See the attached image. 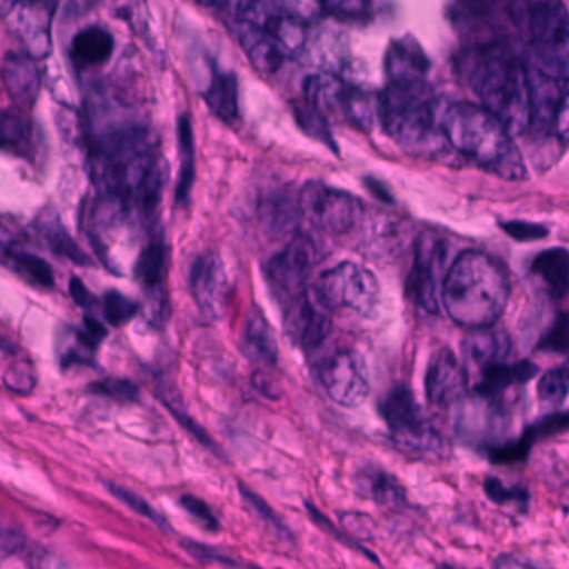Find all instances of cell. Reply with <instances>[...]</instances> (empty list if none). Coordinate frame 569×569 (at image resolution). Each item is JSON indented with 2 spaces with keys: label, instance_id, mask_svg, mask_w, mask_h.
Segmentation results:
<instances>
[{
  "label": "cell",
  "instance_id": "6da1fadb",
  "mask_svg": "<svg viewBox=\"0 0 569 569\" xmlns=\"http://www.w3.org/2000/svg\"><path fill=\"white\" fill-rule=\"evenodd\" d=\"M466 79L482 108L518 138L529 128V92L525 61L505 42H489L466 56Z\"/></svg>",
  "mask_w": 569,
  "mask_h": 569
},
{
  "label": "cell",
  "instance_id": "7a4b0ae2",
  "mask_svg": "<svg viewBox=\"0 0 569 569\" xmlns=\"http://www.w3.org/2000/svg\"><path fill=\"white\" fill-rule=\"evenodd\" d=\"M508 272L488 252H461L442 281V305L456 325L476 329L496 325L508 306Z\"/></svg>",
  "mask_w": 569,
  "mask_h": 569
},
{
  "label": "cell",
  "instance_id": "3957f363",
  "mask_svg": "<svg viewBox=\"0 0 569 569\" xmlns=\"http://www.w3.org/2000/svg\"><path fill=\"white\" fill-rule=\"evenodd\" d=\"M449 148L461 152L479 169L506 181H525L528 169L512 136L481 104L455 102L441 116Z\"/></svg>",
  "mask_w": 569,
  "mask_h": 569
},
{
  "label": "cell",
  "instance_id": "277c9868",
  "mask_svg": "<svg viewBox=\"0 0 569 569\" xmlns=\"http://www.w3.org/2000/svg\"><path fill=\"white\" fill-rule=\"evenodd\" d=\"M389 138L409 154L436 158L448 146L435 92L425 79L389 82L378 102Z\"/></svg>",
  "mask_w": 569,
  "mask_h": 569
},
{
  "label": "cell",
  "instance_id": "5b68a950",
  "mask_svg": "<svg viewBox=\"0 0 569 569\" xmlns=\"http://www.w3.org/2000/svg\"><path fill=\"white\" fill-rule=\"evenodd\" d=\"M528 64L546 74L569 79V12L562 0H531L526 8Z\"/></svg>",
  "mask_w": 569,
  "mask_h": 569
},
{
  "label": "cell",
  "instance_id": "8992f818",
  "mask_svg": "<svg viewBox=\"0 0 569 569\" xmlns=\"http://www.w3.org/2000/svg\"><path fill=\"white\" fill-rule=\"evenodd\" d=\"M379 409L399 448L421 455H441L445 451V438L422 411L415 392L408 386H395L382 398Z\"/></svg>",
  "mask_w": 569,
  "mask_h": 569
},
{
  "label": "cell",
  "instance_id": "52a82bcc",
  "mask_svg": "<svg viewBox=\"0 0 569 569\" xmlns=\"http://www.w3.org/2000/svg\"><path fill=\"white\" fill-rule=\"evenodd\" d=\"M312 295L328 311L349 309L369 318L378 311L381 286L375 272L345 261L319 276Z\"/></svg>",
  "mask_w": 569,
  "mask_h": 569
},
{
  "label": "cell",
  "instance_id": "ba28073f",
  "mask_svg": "<svg viewBox=\"0 0 569 569\" xmlns=\"http://www.w3.org/2000/svg\"><path fill=\"white\" fill-rule=\"evenodd\" d=\"M301 214L319 231L332 236L352 231L365 214L362 202L351 192L309 181L298 196Z\"/></svg>",
  "mask_w": 569,
  "mask_h": 569
},
{
  "label": "cell",
  "instance_id": "9c48e42d",
  "mask_svg": "<svg viewBox=\"0 0 569 569\" xmlns=\"http://www.w3.org/2000/svg\"><path fill=\"white\" fill-rule=\"evenodd\" d=\"M526 78L529 92V128L535 138L559 136L566 142L568 132V79L546 74L528 62Z\"/></svg>",
  "mask_w": 569,
  "mask_h": 569
},
{
  "label": "cell",
  "instance_id": "30bf717a",
  "mask_svg": "<svg viewBox=\"0 0 569 569\" xmlns=\"http://www.w3.org/2000/svg\"><path fill=\"white\" fill-rule=\"evenodd\" d=\"M448 259V242L436 232L426 231L415 242V258L408 276V298L429 315L439 312V288Z\"/></svg>",
  "mask_w": 569,
  "mask_h": 569
},
{
  "label": "cell",
  "instance_id": "8fae6325",
  "mask_svg": "<svg viewBox=\"0 0 569 569\" xmlns=\"http://www.w3.org/2000/svg\"><path fill=\"white\" fill-rule=\"evenodd\" d=\"M318 379L326 395L345 408H358L368 398L369 376L365 359L355 349H341L318 365Z\"/></svg>",
  "mask_w": 569,
  "mask_h": 569
},
{
  "label": "cell",
  "instance_id": "7c38bea8",
  "mask_svg": "<svg viewBox=\"0 0 569 569\" xmlns=\"http://www.w3.org/2000/svg\"><path fill=\"white\" fill-rule=\"evenodd\" d=\"M284 332L296 348L311 355L331 336V311H328L312 292H298L286 309Z\"/></svg>",
  "mask_w": 569,
  "mask_h": 569
},
{
  "label": "cell",
  "instance_id": "4fadbf2b",
  "mask_svg": "<svg viewBox=\"0 0 569 569\" xmlns=\"http://www.w3.org/2000/svg\"><path fill=\"white\" fill-rule=\"evenodd\" d=\"M191 291L206 318L211 321L224 318L231 286L224 262L216 252H204L196 259L191 269Z\"/></svg>",
  "mask_w": 569,
  "mask_h": 569
},
{
  "label": "cell",
  "instance_id": "5bb4252c",
  "mask_svg": "<svg viewBox=\"0 0 569 569\" xmlns=\"http://www.w3.org/2000/svg\"><path fill=\"white\" fill-rule=\"evenodd\" d=\"M319 262V248L308 234H296L281 252L269 261V278L282 291L298 295L308 284Z\"/></svg>",
  "mask_w": 569,
  "mask_h": 569
},
{
  "label": "cell",
  "instance_id": "9a60e30c",
  "mask_svg": "<svg viewBox=\"0 0 569 569\" xmlns=\"http://www.w3.org/2000/svg\"><path fill=\"white\" fill-rule=\"evenodd\" d=\"M239 19L264 29L288 54L298 52L305 46V19L289 11L284 0H249Z\"/></svg>",
  "mask_w": 569,
  "mask_h": 569
},
{
  "label": "cell",
  "instance_id": "2e32d148",
  "mask_svg": "<svg viewBox=\"0 0 569 569\" xmlns=\"http://www.w3.org/2000/svg\"><path fill=\"white\" fill-rule=\"evenodd\" d=\"M9 26L32 59L48 58L52 49V9L44 0H14Z\"/></svg>",
  "mask_w": 569,
  "mask_h": 569
},
{
  "label": "cell",
  "instance_id": "e0dca14e",
  "mask_svg": "<svg viewBox=\"0 0 569 569\" xmlns=\"http://www.w3.org/2000/svg\"><path fill=\"white\" fill-rule=\"evenodd\" d=\"M469 375L451 349H441L432 356L426 371V398L432 406L461 402L468 392Z\"/></svg>",
  "mask_w": 569,
  "mask_h": 569
},
{
  "label": "cell",
  "instance_id": "ac0fdd59",
  "mask_svg": "<svg viewBox=\"0 0 569 569\" xmlns=\"http://www.w3.org/2000/svg\"><path fill=\"white\" fill-rule=\"evenodd\" d=\"M511 352L512 339L509 332L502 328H495V325L485 326V328L471 329L462 341V355H465L462 365L466 371L475 369L479 372L486 366L508 361Z\"/></svg>",
  "mask_w": 569,
  "mask_h": 569
},
{
  "label": "cell",
  "instance_id": "d6986e66",
  "mask_svg": "<svg viewBox=\"0 0 569 569\" xmlns=\"http://www.w3.org/2000/svg\"><path fill=\"white\" fill-rule=\"evenodd\" d=\"M236 36L256 71L264 76H274L281 71L288 52L269 32L244 19H238Z\"/></svg>",
  "mask_w": 569,
  "mask_h": 569
},
{
  "label": "cell",
  "instance_id": "ffe728a7",
  "mask_svg": "<svg viewBox=\"0 0 569 569\" xmlns=\"http://www.w3.org/2000/svg\"><path fill=\"white\" fill-rule=\"evenodd\" d=\"M538 372V365L529 361V359L515 362L502 361L486 366L485 369L478 372L479 379L478 385L475 386V395L502 399L506 392L531 381Z\"/></svg>",
  "mask_w": 569,
  "mask_h": 569
},
{
  "label": "cell",
  "instance_id": "44dd1931",
  "mask_svg": "<svg viewBox=\"0 0 569 569\" xmlns=\"http://www.w3.org/2000/svg\"><path fill=\"white\" fill-rule=\"evenodd\" d=\"M241 349L246 358L261 368L272 369L279 362V345L274 329L261 309L252 308L242 328Z\"/></svg>",
  "mask_w": 569,
  "mask_h": 569
},
{
  "label": "cell",
  "instance_id": "7402d4cb",
  "mask_svg": "<svg viewBox=\"0 0 569 569\" xmlns=\"http://www.w3.org/2000/svg\"><path fill=\"white\" fill-rule=\"evenodd\" d=\"M2 81L11 98L22 108H31L41 91V74L29 54L8 52L2 61Z\"/></svg>",
  "mask_w": 569,
  "mask_h": 569
},
{
  "label": "cell",
  "instance_id": "603a6c76",
  "mask_svg": "<svg viewBox=\"0 0 569 569\" xmlns=\"http://www.w3.org/2000/svg\"><path fill=\"white\" fill-rule=\"evenodd\" d=\"M389 82L416 81L425 79L429 71V61L416 39H396L389 44L385 59Z\"/></svg>",
  "mask_w": 569,
  "mask_h": 569
},
{
  "label": "cell",
  "instance_id": "cb8c5ba5",
  "mask_svg": "<svg viewBox=\"0 0 569 569\" xmlns=\"http://www.w3.org/2000/svg\"><path fill=\"white\" fill-rule=\"evenodd\" d=\"M359 491L386 508L399 509L408 505L405 486L386 469L366 466L358 475Z\"/></svg>",
  "mask_w": 569,
  "mask_h": 569
},
{
  "label": "cell",
  "instance_id": "d4e9b609",
  "mask_svg": "<svg viewBox=\"0 0 569 569\" xmlns=\"http://www.w3.org/2000/svg\"><path fill=\"white\" fill-rule=\"evenodd\" d=\"M531 274L545 286L548 295L561 301L569 288V254L565 248H551L539 252L531 262Z\"/></svg>",
  "mask_w": 569,
  "mask_h": 569
},
{
  "label": "cell",
  "instance_id": "484cf974",
  "mask_svg": "<svg viewBox=\"0 0 569 569\" xmlns=\"http://www.w3.org/2000/svg\"><path fill=\"white\" fill-rule=\"evenodd\" d=\"M114 51L112 36L106 29L89 28L76 36L71 46V59L76 68L89 69L104 64Z\"/></svg>",
  "mask_w": 569,
  "mask_h": 569
},
{
  "label": "cell",
  "instance_id": "4316f807",
  "mask_svg": "<svg viewBox=\"0 0 569 569\" xmlns=\"http://www.w3.org/2000/svg\"><path fill=\"white\" fill-rule=\"evenodd\" d=\"M204 101L221 121L232 124L239 118L238 79L231 72H212Z\"/></svg>",
  "mask_w": 569,
  "mask_h": 569
},
{
  "label": "cell",
  "instance_id": "83f0119b",
  "mask_svg": "<svg viewBox=\"0 0 569 569\" xmlns=\"http://www.w3.org/2000/svg\"><path fill=\"white\" fill-rule=\"evenodd\" d=\"M0 148L26 156L32 148V124L16 109H0Z\"/></svg>",
  "mask_w": 569,
  "mask_h": 569
},
{
  "label": "cell",
  "instance_id": "f1b7e54d",
  "mask_svg": "<svg viewBox=\"0 0 569 569\" xmlns=\"http://www.w3.org/2000/svg\"><path fill=\"white\" fill-rule=\"evenodd\" d=\"M178 134L181 171H179L176 196H178L179 204H188L196 176L194 134H192V126L188 116H181L179 119Z\"/></svg>",
  "mask_w": 569,
  "mask_h": 569
},
{
  "label": "cell",
  "instance_id": "f546056e",
  "mask_svg": "<svg viewBox=\"0 0 569 569\" xmlns=\"http://www.w3.org/2000/svg\"><path fill=\"white\" fill-rule=\"evenodd\" d=\"M168 268V249L161 234L152 238L136 266V276L148 289L161 288Z\"/></svg>",
  "mask_w": 569,
  "mask_h": 569
},
{
  "label": "cell",
  "instance_id": "4dcf8cb0",
  "mask_svg": "<svg viewBox=\"0 0 569 569\" xmlns=\"http://www.w3.org/2000/svg\"><path fill=\"white\" fill-rule=\"evenodd\" d=\"M39 232H41L44 241L48 242L49 248L62 258L71 259L76 264H88L89 258L79 248L78 242L71 238L68 231H66L62 222L59 221L56 216L51 218H44L39 222Z\"/></svg>",
  "mask_w": 569,
  "mask_h": 569
},
{
  "label": "cell",
  "instance_id": "1f68e13d",
  "mask_svg": "<svg viewBox=\"0 0 569 569\" xmlns=\"http://www.w3.org/2000/svg\"><path fill=\"white\" fill-rule=\"evenodd\" d=\"M568 366L549 369L538 382V399L548 409H558L565 405L568 396Z\"/></svg>",
  "mask_w": 569,
  "mask_h": 569
},
{
  "label": "cell",
  "instance_id": "d6a6232c",
  "mask_svg": "<svg viewBox=\"0 0 569 569\" xmlns=\"http://www.w3.org/2000/svg\"><path fill=\"white\" fill-rule=\"evenodd\" d=\"M295 114L299 126H301L309 136L336 149L335 142H332L331 139V131H329L328 128V118H326L321 109L316 108L312 102L302 98L301 101L295 104Z\"/></svg>",
  "mask_w": 569,
  "mask_h": 569
},
{
  "label": "cell",
  "instance_id": "836d02e7",
  "mask_svg": "<svg viewBox=\"0 0 569 569\" xmlns=\"http://www.w3.org/2000/svg\"><path fill=\"white\" fill-rule=\"evenodd\" d=\"M12 264L21 274L28 276L36 284L52 288L54 286V272L44 259L29 252H14L11 254Z\"/></svg>",
  "mask_w": 569,
  "mask_h": 569
},
{
  "label": "cell",
  "instance_id": "e575fe53",
  "mask_svg": "<svg viewBox=\"0 0 569 569\" xmlns=\"http://www.w3.org/2000/svg\"><path fill=\"white\" fill-rule=\"evenodd\" d=\"M485 492L491 501L498 502V505H521L525 508H528L529 498H531L525 486H508L495 476H488L485 479Z\"/></svg>",
  "mask_w": 569,
  "mask_h": 569
},
{
  "label": "cell",
  "instance_id": "d590c367",
  "mask_svg": "<svg viewBox=\"0 0 569 569\" xmlns=\"http://www.w3.org/2000/svg\"><path fill=\"white\" fill-rule=\"evenodd\" d=\"M321 12L345 21H361L371 11V0H319Z\"/></svg>",
  "mask_w": 569,
  "mask_h": 569
},
{
  "label": "cell",
  "instance_id": "8d00e7d4",
  "mask_svg": "<svg viewBox=\"0 0 569 569\" xmlns=\"http://www.w3.org/2000/svg\"><path fill=\"white\" fill-rule=\"evenodd\" d=\"M568 422V412H552V415L545 416V418L538 419V421L528 426V428L525 429V435L531 439L532 445H536V442L542 441V439L566 432Z\"/></svg>",
  "mask_w": 569,
  "mask_h": 569
},
{
  "label": "cell",
  "instance_id": "74e56055",
  "mask_svg": "<svg viewBox=\"0 0 569 569\" xmlns=\"http://www.w3.org/2000/svg\"><path fill=\"white\" fill-rule=\"evenodd\" d=\"M104 312L106 318L112 326H122L134 318L136 312H138V305L126 296L119 295L118 291H111L106 295Z\"/></svg>",
  "mask_w": 569,
  "mask_h": 569
},
{
  "label": "cell",
  "instance_id": "f35d334b",
  "mask_svg": "<svg viewBox=\"0 0 569 569\" xmlns=\"http://www.w3.org/2000/svg\"><path fill=\"white\" fill-rule=\"evenodd\" d=\"M538 349L539 351L566 355L568 351V315L565 311L556 318L551 328L539 339Z\"/></svg>",
  "mask_w": 569,
  "mask_h": 569
},
{
  "label": "cell",
  "instance_id": "ab89813d",
  "mask_svg": "<svg viewBox=\"0 0 569 569\" xmlns=\"http://www.w3.org/2000/svg\"><path fill=\"white\" fill-rule=\"evenodd\" d=\"M239 488H241V495L244 496L246 501L252 506V509H254V511L258 512V515L261 516L269 526H272L279 535H284L286 538L291 536V531H289L284 521L279 518L278 512H276L274 509H272L271 506L261 498V496L256 495L252 489L246 488L244 485L239 486Z\"/></svg>",
  "mask_w": 569,
  "mask_h": 569
},
{
  "label": "cell",
  "instance_id": "60d3db41",
  "mask_svg": "<svg viewBox=\"0 0 569 569\" xmlns=\"http://www.w3.org/2000/svg\"><path fill=\"white\" fill-rule=\"evenodd\" d=\"M106 486H108L109 491H111L116 498L121 499L124 505L138 511L139 515L146 516V518L152 519V521L159 522V525L164 522V519L158 515V511H156L144 498L132 492L131 489L122 488V486L114 485V482H106Z\"/></svg>",
  "mask_w": 569,
  "mask_h": 569
},
{
  "label": "cell",
  "instance_id": "b9f144b4",
  "mask_svg": "<svg viewBox=\"0 0 569 569\" xmlns=\"http://www.w3.org/2000/svg\"><path fill=\"white\" fill-rule=\"evenodd\" d=\"M6 385L19 395H28L36 386V372L29 362H16L6 372Z\"/></svg>",
  "mask_w": 569,
  "mask_h": 569
},
{
  "label": "cell",
  "instance_id": "7bdbcfd3",
  "mask_svg": "<svg viewBox=\"0 0 569 569\" xmlns=\"http://www.w3.org/2000/svg\"><path fill=\"white\" fill-rule=\"evenodd\" d=\"M181 506L192 518L198 519L199 525L204 526L208 531H219V528H221L218 516L209 508L208 502L202 501V499L186 495L181 498Z\"/></svg>",
  "mask_w": 569,
  "mask_h": 569
},
{
  "label": "cell",
  "instance_id": "ee69618b",
  "mask_svg": "<svg viewBox=\"0 0 569 569\" xmlns=\"http://www.w3.org/2000/svg\"><path fill=\"white\" fill-rule=\"evenodd\" d=\"M501 229L519 242L539 241V239L548 238L549 231L546 226L535 224V222L526 221H505L501 222Z\"/></svg>",
  "mask_w": 569,
  "mask_h": 569
},
{
  "label": "cell",
  "instance_id": "f6af8a7d",
  "mask_svg": "<svg viewBox=\"0 0 569 569\" xmlns=\"http://www.w3.org/2000/svg\"><path fill=\"white\" fill-rule=\"evenodd\" d=\"M26 538L21 529L12 526L11 522L0 519V559L9 558L24 548Z\"/></svg>",
  "mask_w": 569,
  "mask_h": 569
},
{
  "label": "cell",
  "instance_id": "bcb514c9",
  "mask_svg": "<svg viewBox=\"0 0 569 569\" xmlns=\"http://www.w3.org/2000/svg\"><path fill=\"white\" fill-rule=\"evenodd\" d=\"M94 391L111 396L119 401H134L139 396L138 386L132 385L131 381H122V379H108V381L98 382L94 385Z\"/></svg>",
  "mask_w": 569,
  "mask_h": 569
},
{
  "label": "cell",
  "instance_id": "7dc6e473",
  "mask_svg": "<svg viewBox=\"0 0 569 569\" xmlns=\"http://www.w3.org/2000/svg\"><path fill=\"white\" fill-rule=\"evenodd\" d=\"M289 11L295 12L298 18H315V14L321 12L319 0H284Z\"/></svg>",
  "mask_w": 569,
  "mask_h": 569
},
{
  "label": "cell",
  "instance_id": "c3c4849f",
  "mask_svg": "<svg viewBox=\"0 0 569 569\" xmlns=\"http://www.w3.org/2000/svg\"><path fill=\"white\" fill-rule=\"evenodd\" d=\"M188 549H191V552L196 558L206 559V561H219L231 566L238 565V562L229 559L228 556L221 555V552L218 551H212V549L204 548V546L191 545L188 546Z\"/></svg>",
  "mask_w": 569,
  "mask_h": 569
},
{
  "label": "cell",
  "instance_id": "681fc988",
  "mask_svg": "<svg viewBox=\"0 0 569 569\" xmlns=\"http://www.w3.org/2000/svg\"><path fill=\"white\" fill-rule=\"evenodd\" d=\"M71 292L76 301L84 306V308H91V306L94 305V302H92L94 299H92L91 292L88 291V288H86L79 279H72Z\"/></svg>",
  "mask_w": 569,
  "mask_h": 569
},
{
  "label": "cell",
  "instance_id": "f907efd6",
  "mask_svg": "<svg viewBox=\"0 0 569 569\" xmlns=\"http://www.w3.org/2000/svg\"><path fill=\"white\" fill-rule=\"evenodd\" d=\"M9 242H12L11 232H9L4 226L0 224V246H8Z\"/></svg>",
  "mask_w": 569,
  "mask_h": 569
},
{
  "label": "cell",
  "instance_id": "816d5d0a",
  "mask_svg": "<svg viewBox=\"0 0 569 569\" xmlns=\"http://www.w3.org/2000/svg\"><path fill=\"white\" fill-rule=\"evenodd\" d=\"M199 4L208 6V8H211V6H218L221 0H198Z\"/></svg>",
  "mask_w": 569,
  "mask_h": 569
},
{
  "label": "cell",
  "instance_id": "f5cc1de1",
  "mask_svg": "<svg viewBox=\"0 0 569 569\" xmlns=\"http://www.w3.org/2000/svg\"><path fill=\"white\" fill-rule=\"evenodd\" d=\"M11 2H14V0H11Z\"/></svg>",
  "mask_w": 569,
  "mask_h": 569
}]
</instances>
